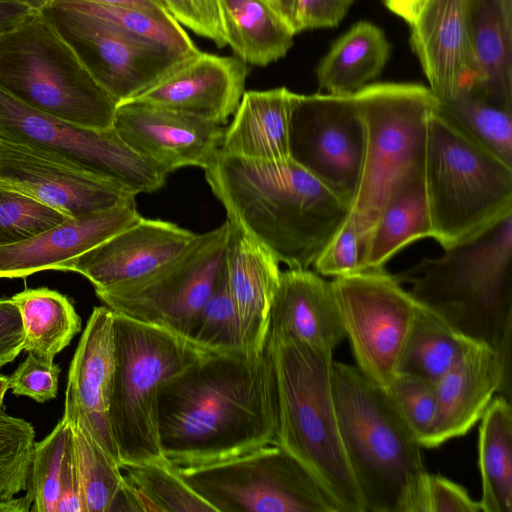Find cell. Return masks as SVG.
I'll list each match as a JSON object with an SVG mask.
<instances>
[{
	"label": "cell",
	"mask_w": 512,
	"mask_h": 512,
	"mask_svg": "<svg viewBox=\"0 0 512 512\" xmlns=\"http://www.w3.org/2000/svg\"><path fill=\"white\" fill-rule=\"evenodd\" d=\"M120 468L141 511L215 512L169 462L125 464Z\"/></svg>",
	"instance_id": "d590c367"
},
{
	"label": "cell",
	"mask_w": 512,
	"mask_h": 512,
	"mask_svg": "<svg viewBox=\"0 0 512 512\" xmlns=\"http://www.w3.org/2000/svg\"><path fill=\"white\" fill-rule=\"evenodd\" d=\"M68 218L23 192L0 186V247L28 240Z\"/></svg>",
	"instance_id": "60d3db41"
},
{
	"label": "cell",
	"mask_w": 512,
	"mask_h": 512,
	"mask_svg": "<svg viewBox=\"0 0 512 512\" xmlns=\"http://www.w3.org/2000/svg\"><path fill=\"white\" fill-rule=\"evenodd\" d=\"M32 497L28 492L25 496L0 500V512H28L31 511Z\"/></svg>",
	"instance_id": "f5cc1de1"
},
{
	"label": "cell",
	"mask_w": 512,
	"mask_h": 512,
	"mask_svg": "<svg viewBox=\"0 0 512 512\" xmlns=\"http://www.w3.org/2000/svg\"><path fill=\"white\" fill-rule=\"evenodd\" d=\"M438 111L470 140L512 166V107L469 89L439 101Z\"/></svg>",
	"instance_id": "e575fe53"
},
{
	"label": "cell",
	"mask_w": 512,
	"mask_h": 512,
	"mask_svg": "<svg viewBox=\"0 0 512 512\" xmlns=\"http://www.w3.org/2000/svg\"><path fill=\"white\" fill-rule=\"evenodd\" d=\"M96 3L122 6L136 7L152 10H167L162 0H88Z\"/></svg>",
	"instance_id": "816d5d0a"
},
{
	"label": "cell",
	"mask_w": 512,
	"mask_h": 512,
	"mask_svg": "<svg viewBox=\"0 0 512 512\" xmlns=\"http://www.w3.org/2000/svg\"><path fill=\"white\" fill-rule=\"evenodd\" d=\"M391 45L377 25L359 21L331 46L316 67L319 88L351 96L378 77L390 57Z\"/></svg>",
	"instance_id": "f546056e"
},
{
	"label": "cell",
	"mask_w": 512,
	"mask_h": 512,
	"mask_svg": "<svg viewBox=\"0 0 512 512\" xmlns=\"http://www.w3.org/2000/svg\"><path fill=\"white\" fill-rule=\"evenodd\" d=\"M475 342L417 301L398 372L415 374L437 382Z\"/></svg>",
	"instance_id": "836d02e7"
},
{
	"label": "cell",
	"mask_w": 512,
	"mask_h": 512,
	"mask_svg": "<svg viewBox=\"0 0 512 512\" xmlns=\"http://www.w3.org/2000/svg\"><path fill=\"white\" fill-rule=\"evenodd\" d=\"M288 146L290 159L351 205L364 152V127L353 95L297 94Z\"/></svg>",
	"instance_id": "9a60e30c"
},
{
	"label": "cell",
	"mask_w": 512,
	"mask_h": 512,
	"mask_svg": "<svg viewBox=\"0 0 512 512\" xmlns=\"http://www.w3.org/2000/svg\"><path fill=\"white\" fill-rule=\"evenodd\" d=\"M228 229L226 220L197 234L183 254L155 273L95 293L113 312L188 340L224 266Z\"/></svg>",
	"instance_id": "7c38bea8"
},
{
	"label": "cell",
	"mask_w": 512,
	"mask_h": 512,
	"mask_svg": "<svg viewBox=\"0 0 512 512\" xmlns=\"http://www.w3.org/2000/svg\"><path fill=\"white\" fill-rule=\"evenodd\" d=\"M114 313L94 307L70 363L63 419L79 423L119 463L109 421Z\"/></svg>",
	"instance_id": "7402d4cb"
},
{
	"label": "cell",
	"mask_w": 512,
	"mask_h": 512,
	"mask_svg": "<svg viewBox=\"0 0 512 512\" xmlns=\"http://www.w3.org/2000/svg\"><path fill=\"white\" fill-rule=\"evenodd\" d=\"M112 128L134 152L167 174L187 166L210 167L225 130L191 114L133 100L117 105Z\"/></svg>",
	"instance_id": "e0dca14e"
},
{
	"label": "cell",
	"mask_w": 512,
	"mask_h": 512,
	"mask_svg": "<svg viewBox=\"0 0 512 512\" xmlns=\"http://www.w3.org/2000/svg\"><path fill=\"white\" fill-rule=\"evenodd\" d=\"M409 26L410 46L439 101L477 84L467 0H426Z\"/></svg>",
	"instance_id": "ffe728a7"
},
{
	"label": "cell",
	"mask_w": 512,
	"mask_h": 512,
	"mask_svg": "<svg viewBox=\"0 0 512 512\" xmlns=\"http://www.w3.org/2000/svg\"><path fill=\"white\" fill-rule=\"evenodd\" d=\"M385 6L405 20L408 24L412 22L426 0H382Z\"/></svg>",
	"instance_id": "f907efd6"
},
{
	"label": "cell",
	"mask_w": 512,
	"mask_h": 512,
	"mask_svg": "<svg viewBox=\"0 0 512 512\" xmlns=\"http://www.w3.org/2000/svg\"><path fill=\"white\" fill-rule=\"evenodd\" d=\"M331 282L357 368L386 388L398 372L417 300L384 267Z\"/></svg>",
	"instance_id": "4fadbf2b"
},
{
	"label": "cell",
	"mask_w": 512,
	"mask_h": 512,
	"mask_svg": "<svg viewBox=\"0 0 512 512\" xmlns=\"http://www.w3.org/2000/svg\"><path fill=\"white\" fill-rule=\"evenodd\" d=\"M291 26L294 24L295 0H265Z\"/></svg>",
	"instance_id": "db71d44e"
},
{
	"label": "cell",
	"mask_w": 512,
	"mask_h": 512,
	"mask_svg": "<svg viewBox=\"0 0 512 512\" xmlns=\"http://www.w3.org/2000/svg\"><path fill=\"white\" fill-rule=\"evenodd\" d=\"M34 12L36 10L21 3L0 1V34L10 30Z\"/></svg>",
	"instance_id": "681fc988"
},
{
	"label": "cell",
	"mask_w": 512,
	"mask_h": 512,
	"mask_svg": "<svg viewBox=\"0 0 512 512\" xmlns=\"http://www.w3.org/2000/svg\"><path fill=\"white\" fill-rule=\"evenodd\" d=\"M511 339L496 348L475 342L436 382L437 416L424 448L467 434L496 393L511 401Z\"/></svg>",
	"instance_id": "ac0fdd59"
},
{
	"label": "cell",
	"mask_w": 512,
	"mask_h": 512,
	"mask_svg": "<svg viewBox=\"0 0 512 512\" xmlns=\"http://www.w3.org/2000/svg\"><path fill=\"white\" fill-rule=\"evenodd\" d=\"M0 138L43 150L135 195L160 189L167 173L134 152L113 128L80 126L42 113L0 88Z\"/></svg>",
	"instance_id": "8fae6325"
},
{
	"label": "cell",
	"mask_w": 512,
	"mask_h": 512,
	"mask_svg": "<svg viewBox=\"0 0 512 512\" xmlns=\"http://www.w3.org/2000/svg\"><path fill=\"white\" fill-rule=\"evenodd\" d=\"M26 492L32 497L33 512H85L74 427L63 418L35 443Z\"/></svg>",
	"instance_id": "83f0119b"
},
{
	"label": "cell",
	"mask_w": 512,
	"mask_h": 512,
	"mask_svg": "<svg viewBox=\"0 0 512 512\" xmlns=\"http://www.w3.org/2000/svg\"><path fill=\"white\" fill-rule=\"evenodd\" d=\"M467 7L478 70L471 89L512 107V0H467Z\"/></svg>",
	"instance_id": "4316f807"
},
{
	"label": "cell",
	"mask_w": 512,
	"mask_h": 512,
	"mask_svg": "<svg viewBox=\"0 0 512 512\" xmlns=\"http://www.w3.org/2000/svg\"><path fill=\"white\" fill-rule=\"evenodd\" d=\"M227 42L246 64L267 66L286 56L296 35L265 0H221Z\"/></svg>",
	"instance_id": "4dcf8cb0"
},
{
	"label": "cell",
	"mask_w": 512,
	"mask_h": 512,
	"mask_svg": "<svg viewBox=\"0 0 512 512\" xmlns=\"http://www.w3.org/2000/svg\"><path fill=\"white\" fill-rule=\"evenodd\" d=\"M24 329V350L43 363L68 346L81 330V318L69 298L46 287L25 289L12 296Z\"/></svg>",
	"instance_id": "d6a6232c"
},
{
	"label": "cell",
	"mask_w": 512,
	"mask_h": 512,
	"mask_svg": "<svg viewBox=\"0 0 512 512\" xmlns=\"http://www.w3.org/2000/svg\"><path fill=\"white\" fill-rule=\"evenodd\" d=\"M197 234L163 220L141 219L94 248L66 261L59 271L83 275L95 289L147 277L174 261Z\"/></svg>",
	"instance_id": "d6986e66"
},
{
	"label": "cell",
	"mask_w": 512,
	"mask_h": 512,
	"mask_svg": "<svg viewBox=\"0 0 512 512\" xmlns=\"http://www.w3.org/2000/svg\"><path fill=\"white\" fill-rule=\"evenodd\" d=\"M353 2L354 0H295L294 33L338 26Z\"/></svg>",
	"instance_id": "7dc6e473"
},
{
	"label": "cell",
	"mask_w": 512,
	"mask_h": 512,
	"mask_svg": "<svg viewBox=\"0 0 512 512\" xmlns=\"http://www.w3.org/2000/svg\"><path fill=\"white\" fill-rule=\"evenodd\" d=\"M175 468L215 512H340L315 477L274 442L221 462Z\"/></svg>",
	"instance_id": "30bf717a"
},
{
	"label": "cell",
	"mask_w": 512,
	"mask_h": 512,
	"mask_svg": "<svg viewBox=\"0 0 512 512\" xmlns=\"http://www.w3.org/2000/svg\"><path fill=\"white\" fill-rule=\"evenodd\" d=\"M40 12L118 104L137 96L190 57L58 0Z\"/></svg>",
	"instance_id": "5bb4252c"
},
{
	"label": "cell",
	"mask_w": 512,
	"mask_h": 512,
	"mask_svg": "<svg viewBox=\"0 0 512 512\" xmlns=\"http://www.w3.org/2000/svg\"><path fill=\"white\" fill-rule=\"evenodd\" d=\"M169 13L193 33L217 47L228 45L221 0H162Z\"/></svg>",
	"instance_id": "f6af8a7d"
},
{
	"label": "cell",
	"mask_w": 512,
	"mask_h": 512,
	"mask_svg": "<svg viewBox=\"0 0 512 512\" xmlns=\"http://www.w3.org/2000/svg\"><path fill=\"white\" fill-rule=\"evenodd\" d=\"M114 313L109 421L119 465L168 462L158 431L161 386L207 356L189 340Z\"/></svg>",
	"instance_id": "52a82bcc"
},
{
	"label": "cell",
	"mask_w": 512,
	"mask_h": 512,
	"mask_svg": "<svg viewBox=\"0 0 512 512\" xmlns=\"http://www.w3.org/2000/svg\"><path fill=\"white\" fill-rule=\"evenodd\" d=\"M136 202L70 217L28 240L0 247V278H22L58 270L66 261L137 223Z\"/></svg>",
	"instance_id": "603a6c76"
},
{
	"label": "cell",
	"mask_w": 512,
	"mask_h": 512,
	"mask_svg": "<svg viewBox=\"0 0 512 512\" xmlns=\"http://www.w3.org/2000/svg\"><path fill=\"white\" fill-rule=\"evenodd\" d=\"M205 178L227 219L289 269H308L350 212V203L292 159L218 152Z\"/></svg>",
	"instance_id": "7a4b0ae2"
},
{
	"label": "cell",
	"mask_w": 512,
	"mask_h": 512,
	"mask_svg": "<svg viewBox=\"0 0 512 512\" xmlns=\"http://www.w3.org/2000/svg\"><path fill=\"white\" fill-rule=\"evenodd\" d=\"M0 88L42 113L95 129L112 128L118 104L40 11L0 34Z\"/></svg>",
	"instance_id": "ba28073f"
},
{
	"label": "cell",
	"mask_w": 512,
	"mask_h": 512,
	"mask_svg": "<svg viewBox=\"0 0 512 512\" xmlns=\"http://www.w3.org/2000/svg\"><path fill=\"white\" fill-rule=\"evenodd\" d=\"M296 96L286 87L244 92L219 151L253 160L290 158L289 124Z\"/></svg>",
	"instance_id": "484cf974"
},
{
	"label": "cell",
	"mask_w": 512,
	"mask_h": 512,
	"mask_svg": "<svg viewBox=\"0 0 512 512\" xmlns=\"http://www.w3.org/2000/svg\"><path fill=\"white\" fill-rule=\"evenodd\" d=\"M248 73L247 64L238 57L199 51L129 100L224 125L237 110Z\"/></svg>",
	"instance_id": "44dd1931"
},
{
	"label": "cell",
	"mask_w": 512,
	"mask_h": 512,
	"mask_svg": "<svg viewBox=\"0 0 512 512\" xmlns=\"http://www.w3.org/2000/svg\"><path fill=\"white\" fill-rule=\"evenodd\" d=\"M9 385H10V377L0 374V412H1V407L3 404V399H4L6 392L9 389Z\"/></svg>",
	"instance_id": "9f6ffc18"
},
{
	"label": "cell",
	"mask_w": 512,
	"mask_h": 512,
	"mask_svg": "<svg viewBox=\"0 0 512 512\" xmlns=\"http://www.w3.org/2000/svg\"><path fill=\"white\" fill-rule=\"evenodd\" d=\"M333 400L345 454L366 512H399L425 466L422 445L386 390L333 361Z\"/></svg>",
	"instance_id": "5b68a950"
},
{
	"label": "cell",
	"mask_w": 512,
	"mask_h": 512,
	"mask_svg": "<svg viewBox=\"0 0 512 512\" xmlns=\"http://www.w3.org/2000/svg\"><path fill=\"white\" fill-rule=\"evenodd\" d=\"M24 350V329L20 311L12 298H0V368Z\"/></svg>",
	"instance_id": "c3c4849f"
},
{
	"label": "cell",
	"mask_w": 512,
	"mask_h": 512,
	"mask_svg": "<svg viewBox=\"0 0 512 512\" xmlns=\"http://www.w3.org/2000/svg\"><path fill=\"white\" fill-rule=\"evenodd\" d=\"M384 389L424 448L437 416L436 382L397 372Z\"/></svg>",
	"instance_id": "b9f144b4"
},
{
	"label": "cell",
	"mask_w": 512,
	"mask_h": 512,
	"mask_svg": "<svg viewBox=\"0 0 512 512\" xmlns=\"http://www.w3.org/2000/svg\"><path fill=\"white\" fill-rule=\"evenodd\" d=\"M422 238H433L423 165L405 177L386 199L370 233L367 269L385 267L401 249Z\"/></svg>",
	"instance_id": "f1b7e54d"
},
{
	"label": "cell",
	"mask_w": 512,
	"mask_h": 512,
	"mask_svg": "<svg viewBox=\"0 0 512 512\" xmlns=\"http://www.w3.org/2000/svg\"><path fill=\"white\" fill-rule=\"evenodd\" d=\"M61 4L94 15L129 34L160 44L182 56L200 50L168 10H152L96 3L88 0H58Z\"/></svg>",
	"instance_id": "8d00e7d4"
},
{
	"label": "cell",
	"mask_w": 512,
	"mask_h": 512,
	"mask_svg": "<svg viewBox=\"0 0 512 512\" xmlns=\"http://www.w3.org/2000/svg\"><path fill=\"white\" fill-rule=\"evenodd\" d=\"M478 465L482 512H512V408L501 395L492 399L481 417Z\"/></svg>",
	"instance_id": "1f68e13d"
},
{
	"label": "cell",
	"mask_w": 512,
	"mask_h": 512,
	"mask_svg": "<svg viewBox=\"0 0 512 512\" xmlns=\"http://www.w3.org/2000/svg\"><path fill=\"white\" fill-rule=\"evenodd\" d=\"M370 233L349 212L313 263L315 272L323 277L336 278L366 270Z\"/></svg>",
	"instance_id": "7bdbcfd3"
},
{
	"label": "cell",
	"mask_w": 512,
	"mask_h": 512,
	"mask_svg": "<svg viewBox=\"0 0 512 512\" xmlns=\"http://www.w3.org/2000/svg\"><path fill=\"white\" fill-rule=\"evenodd\" d=\"M72 425L85 512H112L125 484L120 465L84 427Z\"/></svg>",
	"instance_id": "74e56055"
},
{
	"label": "cell",
	"mask_w": 512,
	"mask_h": 512,
	"mask_svg": "<svg viewBox=\"0 0 512 512\" xmlns=\"http://www.w3.org/2000/svg\"><path fill=\"white\" fill-rule=\"evenodd\" d=\"M35 443L30 422L0 412V500L27 489Z\"/></svg>",
	"instance_id": "ab89813d"
},
{
	"label": "cell",
	"mask_w": 512,
	"mask_h": 512,
	"mask_svg": "<svg viewBox=\"0 0 512 512\" xmlns=\"http://www.w3.org/2000/svg\"><path fill=\"white\" fill-rule=\"evenodd\" d=\"M399 512H482L461 485L426 470L407 487Z\"/></svg>",
	"instance_id": "ee69618b"
},
{
	"label": "cell",
	"mask_w": 512,
	"mask_h": 512,
	"mask_svg": "<svg viewBox=\"0 0 512 512\" xmlns=\"http://www.w3.org/2000/svg\"><path fill=\"white\" fill-rule=\"evenodd\" d=\"M188 340L211 353H245L237 311L227 282L225 261L211 296L195 319Z\"/></svg>",
	"instance_id": "f35d334b"
},
{
	"label": "cell",
	"mask_w": 512,
	"mask_h": 512,
	"mask_svg": "<svg viewBox=\"0 0 512 512\" xmlns=\"http://www.w3.org/2000/svg\"><path fill=\"white\" fill-rule=\"evenodd\" d=\"M353 96L364 152L350 212L371 231L390 193L423 165L427 121L439 100L429 87L394 82L368 84Z\"/></svg>",
	"instance_id": "9c48e42d"
},
{
	"label": "cell",
	"mask_w": 512,
	"mask_h": 512,
	"mask_svg": "<svg viewBox=\"0 0 512 512\" xmlns=\"http://www.w3.org/2000/svg\"><path fill=\"white\" fill-rule=\"evenodd\" d=\"M267 338L297 340L333 352L346 335L332 282L309 268L282 271Z\"/></svg>",
	"instance_id": "d4e9b609"
},
{
	"label": "cell",
	"mask_w": 512,
	"mask_h": 512,
	"mask_svg": "<svg viewBox=\"0 0 512 512\" xmlns=\"http://www.w3.org/2000/svg\"><path fill=\"white\" fill-rule=\"evenodd\" d=\"M0 186L23 192L69 217L133 203L136 196L43 150L1 138Z\"/></svg>",
	"instance_id": "2e32d148"
},
{
	"label": "cell",
	"mask_w": 512,
	"mask_h": 512,
	"mask_svg": "<svg viewBox=\"0 0 512 512\" xmlns=\"http://www.w3.org/2000/svg\"><path fill=\"white\" fill-rule=\"evenodd\" d=\"M276 382L274 443L320 483L340 512H366L342 443L332 393L333 352L267 338Z\"/></svg>",
	"instance_id": "3957f363"
},
{
	"label": "cell",
	"mask_w": 512,
	"mask_h": 512,
	"mask_svg": "<svg viewBox=\"0 0 512 512\" xmlns=\"http://www.w3.org/2000/svg\"><path fill=\"white\" fill-rule=\"evenodd\" d=\"M395 277L456 330L497 347L512 334V215Z\"/></svg>",
	"instance_id": "277c9868"
},
{
	"label": "cell",
	"mask_w": 512,
	"mask_h": 512,
	"mask_svg": "<svg viewBox=\"0 0 512 512\" xmlns=\"http://www.w3.org/2000/svg\"><path fill=\"white\" fill-rule=\"evenodd\" d=\"M0 1L17 2V3L27 5L36 11H40L47 4H49L52 0H0Z\"/></svg>",
	"instance_id": "11a10c76"
},
{
	"label": "cell",
	"mask_w": 512,
	"mask_h": 512,
	"mask_svg": "<svg viewBox=\"0 0 512 512\" xmlns=\"http://www.w3.org/2000/svg\"><path fill=\"white\" fill-rule=\"evenodd\" d=\"M423 178L433 238L448 249L512 215V166L443 117L427 121Z\"/></svg>",
	"instance_id": "8992f818"
},
{
	"label": "cell",
	"mask_w": 512,
	"mask_h": 512,
	"mask_svg": "<svg viewBox=\"0 0 512 512\" xmlns=\"http://www.w3.org/2000/svg\"><path fill=\"white\" fill-rule=\"evenodd\" d=\"M277 425L266 348L259 356L210 353L159 390L160 445L175 467L213 464L273 443Z\"/></svg>",
	"instance_id": "6da1fadb"
},
{
	"label": "cell",
	"mask_w": 512,
	"mask_h": 512,
	"mask_svg": "<svg viewBox=\"0 0 512 512\" xmlns=\"http://www.w3.org/2000/svg\"><path fill=\"white\" fill-rule=\"evenodd\" d=\"M227 221V282L239 319L244 352L259 356L265 351L270 308L282 272L280 262L240 226Z\"/></svg>",
	"instance_id": "cb8c5ba5"
},
{
	"label": "cell",
	"mask_w": 512,
	"mask_h": 512,
	"mask_svg": "<svg viewBox=\"0 0 512 512\" xmlns=\"http://www.w3.org/2000/svg\"><path fill=\"white\" fill-rule=\"evenodd\" d=\"M60 372L58 365L43 363L28 354L11 375L9 388L14 395L43 403L57 396Z\"/></svg>",
	"instance_id": "bcb514c9"
}]
</instances>
